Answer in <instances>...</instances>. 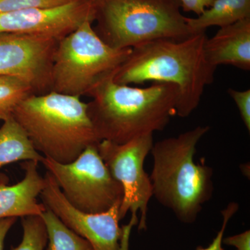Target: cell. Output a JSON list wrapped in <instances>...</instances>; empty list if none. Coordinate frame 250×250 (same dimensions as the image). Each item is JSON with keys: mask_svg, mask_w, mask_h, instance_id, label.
Here are the masks:
<instances>
[{"mask_svg": "<svg viewBox=\"0 0 250 250\" xmlns=\"http://www.w3.org/2000/svg\"><path fill=\"white\" fill-rule=\"evenodd\" d=\"M206 31L183 40L159 39L131 48L117 69V83L141 84L152 81L172 83L178 88L176 116L187 118L195 111L207 85L214 80L215 67L206 57Z\"/></svg>", "mask_w": 250, "mask_h": 250, "instance_id": "1", "label": "cell"}, {"mask_svg": "<svg viewBox=\"0 0 250 250\" xmlns=\"http://www.w3.org/2000/svg\"><path fill=\"white\" fill-rule=\"evenodd\" d=\"M112 74L90 93L87 112L100 141L123 144L162 131L176 116L177 85L154 82L146 88L117 83Z\"/></svg>", "mask_w": 250, "mask_h": 250, "instance_id": "2", "label": "cell"}, {"mask_svg": "<svg viewBox=\"0 0 250 250\" xmlns=\"http://www.w3.org/2000/svg\"><path fill=\"white\" fill-rule=\"evenodd\" d=\"M198 126L153 144V196L182 223L196 220L213 192V169L194 160L199 141L209 130Z\"/></svg>", "mask_w": 250, "mask_h": 250, "instance_id": "3", "label": "cell"}, {"mask_svg": "<svg viewBox=\"0 0 250 250\" xmlns=\"http://www.w3.org/2000/svg\"><path fill=\"white\" fill-rule=\"evenodd\" d=\"M13 116L36 150L59 164L73 162L87 147L100 142L87 103L80 97L53 91L34 94L18 105Z\"/></svg>", "mask_w": 250, "mask_h": 250, "instance_id": "4", "label": "cell"}, {"mask_svg": "<svg viewBox=\"0 0 250 250\" xmlns=\"http://www.w3.org/2000/svg\"><path fill=\"white\" fill-rule=\"evenodd\" d=\"M95 21L99 37L115 49L195 34L181 13L179 0H98Z\"/></svg>", "mask_w": 250, "mask_h": 250, "instance_id": "5", "label": "cell"}, {"mask_svg": "<svg viewBox=\"0 0 250 250\" xmlns=\"http://www.w3.org/2000/svg\"><path fill=\"white\" fill-rule=\"evenodd\" d=\"M93 23L85 21L59 41L52 64L51 91L88 97L129 57L131 48L106 45L95 32Z\"/></svg>", "mask_w": 250, "mask_h": 250, "instance_id": "6", "label": "cell"}, {"mask_svg": "<svg viewBox=\"0 0 250 250\" xmlns=\"http://www.w3.org/2000/svg\"><path fill=\"white\" fill-rule=\"evenodd\" d=\"M41 164L67 202L80 211L104 213L123 200V187L112 177L99 154L98 145L87 147L70 164H59L46 157Z\"/></svg>", "mask_w": 250, "mask_h": 250, "instance_id": "7", "label": "cell"}, {"mask_svg": "<svg viewBox=\"0 0 250 250\" xmlns=\"http://www.w3.org/2000/svg\"><path fill=\"white\" fill-rule=\"evenodd\" d=\"M153 134L146 135L123 144L100 141L99 154L112 177L121 184L123 197L119 208L121 220L131 212L129 223L125 231L139 223V230L146 229L148 204L153 196L152 182L144 170V163L153 146Z\"/></svg>", "mask_w": 250, "mask_h": 250, "instance_id": "8", "label": "cell"}, {"mask_svg": "<svg viewBox=\"0 0 250 250\" xmlns=\"http://www.w3.org/2000/svg\"><path fill=\"white\" fill-rule=\"evenodd\" d=\"M44 179L45 185L40 195L42 203L67 228L89 242L93 250H129V240L119 225L121 203L104 213H83L67 202L52 174L46 172Z\"/></svg>", "mask_w": 250, "mask_h": 250, "instance_id": "9", "label": "cell"}, {"mask_svg": "<svg viewBox=\"0 0 250 250\" xmlns=\"http://www.w3.org/2000/svg\"><path fill=\"white\" fill-rule=\"evenodd\" d=\"M58 40L32 34H0V75L30 85L36 95L51 92V76Z\"/></svg>", "mask_w": 250, "mask_h": 250, "instance_id": "10", "label": "cell"}, {"mask_svg": "<svg viewBox=\"0 0 250 250\" xmlns=\"http://www.w3.org/2000/svg\"><path fill=\"white\" fill-rule=\"evenodd\" d=\"M97 1L73 0L57 7L0 14V34H32L62 40L85 21H95Z\"/></svg>", "mask_w": 250, "mask_h": 250, "instance_id": "11", "label": "cell"}, {"mask_svg": "<svg viewBox=\"0 0 250 250\" xmlns=\"http://www.w3.org/2000/svg\"><path fill=\"white\" fill-rule=\"evenodd\" d=\"M38 164L35 161H23L24 178L14 185H8L9 178L0 174V219L42 215L45 211V205L38 202L45 185V179L38 171Z\"/></svg>", "mask_w": 250, "mask_h": 250, "instance_id": "12", "label": "cell"}, {"mask_svg": "<svg viewBox=\"0 0 250 250\" xmlns=\"http://www.w3.org/2000/svg\"><path fill=\"white\" fill-rule=\"evenodd\" d=\"M206 57L217 68L219 65H232L250 70V18L220 27L214 36L206 40Z\"/></svg>", "mask_w": 250, "mask_h": 250, "instance_id": "13", "label": "cell"}, {"mask_svg": "<svg viewBox=\"0 0 250 250\" xmlns=\"http://www.w3.org/2000/svg\"><path fill=\"white\" fill-rule=\"evenodd\" d=\"M44 156L36 150L27 135L14 116L0 126V168L18 161L41 163Z\"/></svg>", "mask_w": 250, "mask_h": 250, "instance_id": "14", "label": "cell"}, {"mask_svg": "<svg viewBox=\"0 0 250 250\" xmlns=\"http://www.w3.org/2000/svg\"><path fill=\"white\" fill-rule=\"evenodd\" d=\"M247 18H250V0H215L197 18H187V23L192 34H197L212 26L226 27Z\"/></svg>", "mask_w": 250, "mask_h": 250, "instance_id": "15", "label": "cell"}, {"mask_svg": "<svg viewBox=\"0 0 250 250\" xmlns=\"http://www.w3.org/2000/svg\"><path fill=\"white\" fill-rule=\"evenodd\" d=\"M41 216L47 228V250H93L89 242L67 228L48 208Z\"/></svg>", "mask_w": 250, "mask_h": 250, "instance_id": "16", "label": "cell"}, {"mask_svg": "<svg viewBox=\"0 0 250 250\" xmlns=\"http://www.w3.org/2000/svg\"><path fill=\"white\" fill-rule=\"evenodd\" d=\"M34 94L33 88L24 81L0 75V121L13 116L18 105Z\"/></svg>", "mask_w": 250, "mask_h": 250, "instance_id": "17", "label": "cell"}, {"mask_svg": "<svg viewBox=\"0 0 250 250\" xmlns=\"http://www.w3.org/2000/svg\"><path fill=\"white\" fill-rule=\"evenodd\" d=\"M23 235L21 243L11 250H44L47 244V228L41 215H31L21 218Z\"/></svg>", "mask_w": 250, "mask_h": 250, "instance_id": "18", "label": "cell"}, {"mask_svg": "<svg viewBox=\"0 0 250 250\" xmlns=\"http://www.w3.org/2000/svg\"><path fill=\"white\" fill-rule=\"evenodd\" d=\"M73 0H0V14L62 6Z\"/></svg>", "mask_w": 250, "mask_h": 250, "instance_id": "19", "label": "cell"}, {"mask_svg": "<svg viewBox=\"0 0 250 250\" xmlns=\"http://www.w3.org/2000/svg\"><path fill=\"white\" fill-rule=\"evenodd\" d=\"M228 93L239 110L240 115L248 131H250V90L239 91L229 88Z\"/></svg>", "mask_w": 250, "mask_h": 250, "instance_id": "20", "label": "cell"}, {"mask_svg": "<svg viewBox=\"0 0 250 250\" xmlns=\"http://www.w3.org/2000/svg\"><path fill=\"white\" fill-rule=\"evenodd\" d=\"M238 207H239V206L236 202H231V203L229 204L227 206L225 209L222 210L221 213L223 217V223L221 229L219 231L218 234L215 236L214 239L213 240L212 243H210L209 246L206 248L199 247V248H197L196 250H225L223 249V246H222L224 233H225V229H226L228 222L229 221L230 219L232 218L233 215L238 211Z\"/></svg>", "mask_w": 250, "mask_h": 250, "instance_id": "21", "label": "cell"}, {"mask_svg": "<svg viewBox=\"0 0 250 250\" xmlns=\"http://www.w3.org/2000/svg\"><path fill=\"white\" fill-rule=\"evenodd\" d=\"M215 0H179L181 8L184 11L193 12L197 16L201 15L209 8Z\"/></svg>", "mask_w": 250, "mask_h": 250, "instance_id": "22", "label": "cell"}, {"mask_svg": "<svg viewBox=\"0 0 250 250\" xmlns=\"http://www.w3.org/2000/svg\"><path fill=\"white\" fill-rule=\"evenodd\" d=\"M223 243L237 248V250H250V231H245L240 234L228 237L223 240Z\"/></svg>", "mask_w": 250, "mask_h": 250, "instance_id": "23", "label": "cell"}, {"mask_svg": "<svg viewBox=\"0 0 250 250\" xmlns=\"http://www.w3.org/2000/svg\"><path fill=\"white\" fill-rule=\"evenodd\" d=\"M17 220L16 217L0 219V250H4L5 238Z\"/></svg>", "mask_w": 250, "mask_h": 250, "instance_id": "24", "label": "cell"}, {"mask_svg": "<svg viewBox=\"0 0 250 250\" xmlns=\"http://www.w3.org/2000/svg\"><path fill=\"white\" fill-rule=\"evenodd\" d=\"M92 1H97V0H92Z\"/></svg>", "mask_w": 250, "mask_h": 250, "instance_id": "25", "label": "cell"}]
</instances>
